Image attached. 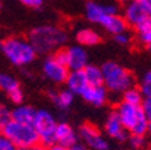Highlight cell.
Masks as SVG:
<instances>
[{
	"label": "cell",
	"instance_id": "6da1fadb",
	"mask_svg": "<svg viewBox=\"0 0 151 150\" xmlns=\"http://www.w3.org/2000/svg\"><path fill=\"white\" fill-rule=\"evenodd\" d=\"M27 39L35 49L37 54H53L65 46L68 41V33L60 26L43 25L32 28Z\"/></svg>",
	"mask_w": 151,
	"mask_h": 150
},
{
	"label": "cell",
	"instance_id": "7a4b0ae2",
	"mask_svg": "<svg viewBox=\"0 0 151 150\" xmlns=\"http://www.w3.org/2000/svg\"><path fill=\"white\" fill-rule=\"evenodd\" d=\"M103 72V85L108 92L123 93L128 88L135 85V77L127 68L115 61H108L101 66Z\"/></svg>",
	"mask_w": 151,
	"mask_h": 150
},
{
	"label": "cell",
	"instance_id": "3957f363",
	"mask_svg": "<svg viewBox=\"0 0 151 150\" xmlns=\"http://www.w3.org/2000/svg\"><path fill=\"white\" fill-rule=\"evenodd\" d=\"M0 50L11 64L16 66L30 65L37 57V51L28 39L22 37H9L1 41Z\"/></svg>",
	"mask_w": 151,
	"mask_h": 150
},
{
	"label": "cell",
	"instance_id": "277c9868",
	"mask_svg": "<svg viewBox=\"0 0 151 150\" xmlns=\"http://www.w3.org/2000/svg\"><path fill=\"white\" fill-rule=\"evenodd\" d=\"M117 114L122 125L127 133L134 135H146L147 134V119L142 109V106H135L126 101H120L113 109Z\"/></svg>",
	"mask_w": 151,
	"mask_h": 150
},
{
	"label": "cell",
	"instance_id": "5b68a950",
	"mask_svg": "<svg viewBox=\"0 0 151 150\" xmlns=\"http://www.w3.org/2000/svg\"><path fill=\"white\" fill-rule=\"evenodd\" d=\"M0 131L3 137L12 142L18 149H32L39 146L38 133L31 125H23L11 119Z\"/></svg>",
	"mask_w": 151,
	"mask_h": 150
},
{
	"label": "cell",
	"instance_id": "8992f818",
	"mask_svg": "<svg viewBox=\"0 0 151 150\" xmlns=\"http://www.w3.org/2000/svg\"><path fill=\"white\" fill-rule=\"evenodd\" d=\"M123 18L128 26L142 33L151 26V6L145 0H131L124 7Z\"/></svg>",
	"mask_w": 151,
	"mask_h": 150
},
{
	"label": "cell",
	"instance_id": "52a82bcc",
	"mask_svg": "<svg viewBox=\"0 0 151 150\" xmlns=\"http://www.w3.org/2000/svg\"><path fill=\"white\" fill-rule=\"evenodd\" d=\"M58 122L55 120L54 115L46 109H39L35 114L34 119V128L37 130L39 137V143L45 147H51L57 145L55 141V128Z\"/></svg>",
	"mask_w": 151,
	"mask_h": 150
},
{
	"label": "cell",
	"instance_id": "ba28073f",
	"mask_svg": "<svg viewBox=\"0 0 151 150\" xmlns=\"http://www.w3.org/2000/svg\"><path fill=\"white\" fill-rule=\"evenodd\" d=\"M42 72L47 80H50L55 84H63L70 70L66 65L61 64L53 54H50L42 64Z\"/></svg>",
	"mask_w": 151,
	"mask_h": 150
},
{
	"label": "cell",
	"instance_id": "9c48e42d",
	"mask_svg": "<svg viewBox=\"0 0 151 150\" xmlns=\"http://www.w3.org/2000/svg\"><path fill=\"white\" fill-rule=\"evenodd\" d=\"M78 135L84 141L85 145H88L93 150H108L109 145L104 135L99 131V128L92 123H84L78 128Z\"/></svg>",
	"mask_w": 151,
	"mask_h": 150
},
{
	"label": "cell",
	"instance_id": "30bf717a",
	"mask_svg": "<svg viewBox=\"0 0 151 150\" xmlns=\"http://www.w3.org/2000/svg\"><path fill=\"white\" fill-rule=\"evenodd\" d=\"M0 91H3L9 100L15 104H22L24 95L20 88V84L14 76L8 73H0Z\"/></svg>",
	"mask_w": 151,
	"mask_h": 150
},
{
	"label": "cell",
	"instance_id": "8fae6325",
	"mask_svg": "<svg viewBox=\"0 0 151 150\" xmlns=\"http://www.w3.org/2000/svg\"><path fill=\"white\" fill-rule=\"evenodd\" d=\"M117 11H119V8L113 3L103 4L99 3V1H94V0H89L88 3L85 4V16L92 23H99L104 15L117 14Z\"/></svg>",
	"mask_w": 151,
	"mask_h": 150
},
{
	"label": "cell",
	"instance_id": "7c38bea8",
	"mask_svg": "<svg viewBox=\"0 0 151 150\" xmlns=\"http://www.w3.org/2000/svg\"><path fill=\"white\" fill-rule=\"evenodd\" d=\"M88 65V53L84 46L76 45L66 49V66L69 70H82Z\"/></svg>",
	"mask_w": 151,
	"mask_h": 150
},
{
	"label": "cell",
	"instance_id": "4fadbf2b",
	"mask_svg": "<svg viewBox=\"0 0 151 150\" xmlns=\"http://www.w3.org/2000/svg\"><path fill=\"white\" fill-rule=\"evenodd\" d=\"M81 97L89 104L101 107L108 101V89L101 85H88L81 93Z\"/></svg>",
	"mask_w": 151,
	"mask_h": 150
},
{
	"label": "cell",
	"instance_id": "5bb4252c",
	"mask_svg": "<svg viewBox=\"0 0 151 150\" xmlns=\"http://www.w3.org/2000/svg\"><path fill=\"white\" fill-rule=\"evenodd\" d=\"M104 130H105L108 137L117 139V141H124L127 138V130L122 125L119 116H117V114L115 111H112L107 116L105 123H104Z\"/></svg>",
	"mask_w": 151,
	"mask_h": 150
},
{
	"label": "cell",
	"instance_id": "9a60e30c",
	"mask_svg": "<svg viewBox=\"0 0 151 150\" xmlns=\"http://www.w3.org/2000/svg\"><path fill=\"white\" fill-rule=\"evenodd\" d=\"M99 25H100L105 31H108L112 35H116V34H119V33L127 31V28H128L127 22L119 14H108V15H104L103 18L100 19Z\"/></svg>",
	"mask_w": 151,
	"mask_h": 150
},
{
	"label": "cell",
	"instance_id": "2e32d148",
	"mask_svg": "<svg viewBox=\"0 0 151 150\" xmlns=\"http://www.w3.org/2000/svg\"><path fill=\"white\" fill-rule=\"evenodd\" d=\"M55 141L57 145L70 147L72 145L77 143V133L69 123L61 122L57 125L55 128Z\"/></svg>",
	"mask_w": 151,
	"mask_h": 150
},
{
	"label": "cell",
	"instance_id": "e0dca14e",
	"mask_svg": "<svg viewBox=\"0 0 151 150\" xmlns=\"http://www.w3.org/2000/svg\"><path fill=\"white\" fill-rule=\"evenodd\" d=\"M66 89H69L73 95H81L88 87V81L84 75V70H70L66 77Z\"/></svg>",
	"mask_w": 151,
	"mask_h": 150
},
{
	"label": "cell",
	"instance_id": "ac0fdd59",
	"mask_svg": "<svg viewBox=\"0 0 151 150\" xmlns=\"http://www.w3.org/2000/svg\"><path fill=\"white\" fill-rule=\"evenodd\" d=\"M35 114H37V109H35L34 107L27 106V104H18V106L11 111V118H12V120H15V122L32 126L34 119H35Z\"/></svg>",
	"mask_w": 151,
	"mask_h": 150
},
{
	"label": "cell",
	"instance_id": "d6986e66",
	"mask_svg": "<svg viewBox=\"0 0 151 150\" xmlns=\"http://www.w3.org/2000/svg\"><path fill=\"white\" fill-rule=\"evenodd\" d=\"M76 39L81 46H94L100 43L101 35L93 28H81L80 31H77Z\"/></svg>",
	"mask_w": 151,
	"mask_h": 150
},
{
	"label": "cell",
	"instance_id": "ffe728a7",
	"mask_svg": "<svg viewBox=\"0 0 151 150\" xmlns=\"http://www.w3.org/2000/svg\"><path fill=\"white\" fill-rule=\"evenodd\" d=\"M49 96L51 97L53 103L55 104L60 109H68L73 104L74 100V95L69 91V89H62L58 92H49Z\"/></svg>",
	"mask_w": 151,
	"mask_h": 150
},
{
	"label": "cell",
	"instance_id": "44dd1931",
	"mask_svg": "<svg viewBox=\"0 0 151 150\" xmlns=\"http://www.w3.org/2000/svg\"><path fill=\"white\" fill-rule=\"evenodd\" d=\"M82 70H84V75H85V77H86V81H88L89 85H101L103 84L101 66L88 64Z\"/></svg>",
	"mask_w": 151,
	"mask_h": 150
},
{
	"label": "cell",
	"instance_id": "7402d4cb",
	"mask_svg": "<svg viewBox=\"0 0 151 150\" xmlns=\"http://www.w3.org/2000/svg\"><path fill=\"white\" fill-rule=\"evenodd\" d=\"M143 99H145V97H143L142 92L139 91V88L134 85V87L128 88L127 91L123 92L122 101H126V103H129V104H135V106H140Z\"/></svg>",
	"mask_w": 151,
	"mask_h": 150
},
{
	"label": "cell",
	"instance_id": "603a6c76",
	"mask_svg": "<svg viewBox=\"0 0 151 150\" xmlns=\"http://www.w3.org/2000/svg\"><path fill=\"white\" fill-rule=\"evenodd\" d=\"M139 91L142 92L143 97H151V70L145 73L139 83Z\"/></svg>",
	"mask_w": 151,
	"mask_h": 150
},
{
	"label": "cell",
	"instance_id": "cb8c5ba5",
	"mask_svg": "<svg viewBox=\"0 0 151 150\" xmlns=\"http://www.w3.org/2000/svg\"><path fill=\"white\" fill-rule=\"evenodd\" d=\"M11 109L7 108L6 106L0 104V130L11 120Z\"/></svg>",
	"mask_w": 151,
	"mask_h": 150
},
{
	"label": "cell",
	"instance_id": "d4e9b609",
	"mask_svg": "<svg viewBox=\"0 0 151 150\" xmlns=\"http://www.w3.org/2000/svg\"><path fill=\"white\" fill-rule=\"evenodd\" d=\"M129 145L134 149H142L146 145V135H134L131 134L129 137Z\"/></svg>",
	"mask_w": 151,
	"mask_h": 150
},
{
	"label": "cell",
	"instance_id": "484cf974",
	"mask_svg": "<svg viewBox=\"0 0 151 150\" xmlns=\"http://www.w3.org/2000/svg\"><path fill=\"white\" fill-rule=\"evenodd\" d=\"M142 109L145 112V116L147 119V122L151 123V97H145L142 101Z\"/></svg>",
	"mask_w": 151,
	"mask_h": 150
},
{
	"label": "cell",
	"instance_id": "4316f807",
	"mask_svg": "<svg viewBox=\"0 0 151 150\" xmlns=\"http://www.w3.org/2000/svg\"><path fill=\"white\" fill-rule=\"evenodd\" d=\"M139 38H140L142 43H145L151 50V26L147 27L146 30H143L142 33H139Z\"/></svg>",
	"mask_w": 151,
	"mask_h": 150
},
{
	"label": "cell",
	"instance_id": "83f0119b",
	"mask_svg": "<svg viewBox=\"0 0 151 150\" xmlns=\"http://www.w3.org/2000/svg\"><path fill=\"white\" fill-rule=\"evenodd\" d=\"M113 37H115V41H116L117 43L123 45V46H126V45H128L129 42H131V37H129V34L127 31L119 33V34L113 35Z\"/></svg>",
	"mask_w": 151,
	"mask_h": 150
},
{
	"label": "cell",
	"instance_id": "f1b7e54d",
	"mask_svg": "<svg viewBox=\"0 0 151 150\" xmlns=\"http://www.w3.org/2000/svg\"><path fill=\"white\" fill-rule=\"evenodd\" d=\"M0 150H19V149L11 141H8L6 137H3L0 139Z\"/></svg>",
	"mask_w": 151,
	"mask_h": 150
},
{
	"label": "cell",
	"instance_id": "f546056e",
	"mask_svg": "<svg viewBox=\"0 0 151 150\" xmlns=\"http://www.w3.org/2000/svg\"><path fill=\"white\" fill-rule=\"evenodd\" d=\"M20 1L30 8H39L43 4V0H20Z\"/></svg>",
	"mask_w": 151,
	"mask_h": 150
},
{
	"label": "cell",
	"instance_id": "4dcf8cb0",
	"mask_svg": "<svg viewBox=\"0 0 151 150\" xmlns=\"http://www.w3.org/2000/svg\"><path fill=\"white\" fill-rule=\"evenodd\" d=\"M69 149L70 150H86V147H85L84 145H81V143H74V145H72Z\"/></svg>",
	"mask_w": 151,
	"mask_h": 150
},
{
	"label": "cell",
	"instance_id": "1f68e13d",
	"mask_svg": "<svg viewBox=\"0 0 151 150\" xmlns=\"http://www.w3.org/2000/svg\"><path fill=\"white\" fill-rule=\"evenodd\" d=\"M49 150H70V149L65 146H61V145H53L51 147H49Z\"/></svg>",
	"mask_w": 151,
	"mask_h": 150
},
{
	"label": "cell",
	"instance_id": "d6a6232c",
	"mask_svg": "<svg viewBox=\"0 0 151 150\" xmlns=\"http://www.w3.org/2000/svg\"><path fill=\"white\" fill-rule=\"evenodd\" d=\"M32 150H49V147H45V146H35V147H32Z\"/></svg>",
	"mask_w": 151,
	"mask_h": 150
},
{
	"label": "cell",
	"instance_id": "836d02e7",
	"mask_svg": "<svg viewBox=\"0 0 151 150\" xmlns=\"http://www.w3.org/2000/svg\"><path fill=\"white\" fill-rule=\"evenodd\" d=\"M145 1H146L147 4H150V6H151V0H145Z\"/></svg>",
	"mask_w": 151,
	"mask_h": 150
},
{
	"label": "cell",
	"instance_id": "e575fe53",
	"mask_svg": "<svg viewBox=\"0 0 151 150\" xmlns=\"http://www.w3.org/2000/svg\"><path fill=\"white\" fill-rule=\"evenodd\" d=\"M1 138H3V134H1V131H0V139H1Z\"/></svg>",
	"mask_w": 151,
	"mask_h": 150
},
{
	"label": "cell",
	"instance_id": "d590c367",
	"mask_svg": "<svg viewBox=\"0 0 151 150\" xmlns=\"http://www.w3.org/2000/svg\"><path fill=\"white\" fill-rule=\"evenodd\" d=\"M123 1H126V3H128V1H131V0H123Z\"/></svg>",
	"mask_w": 151,
	"mask_h": 150
},
{
	"label": "cell",
	"instance_id": "8d00e7d4",
	"mask_svg": "<svg viewBox=\"0 0 151 150\" xmlns=\"http://www.w3.org/2000/svg\"><path fill=\"white\" fill-rule=\"evenodd\" d=\"M19 150H32V149H19Z\"/></svg>",
	"mask_w": 151,
	"mask_h": 150
},
{
	"label": "cell",
	"instance_id": "74e56055",
	"mask_svg": "<svg viewBox=\"0 0 151 150\" xmlns=\"http://www.w3.org/2000/svg\"><path fill=\"white\" fill-rule=\"evenodd\" d=\"M0 8H1V1H0Z\"/></svg>",
	"mask_w": 151,
	"mask_h": 150
},
{
	"label": "cell",
	"instance_id": "f35d334b",
	"mask_svg": "<svg viewBox=\"0 0 151 150\" xmlns=\"http://www.w3.org/2000/svg\"><path fill=\"white\" fill-rule=\"evenodd\" d=\"M147 150H151V147H148V149H147Z\"/></svg>",
	"mask_w": 151,
	"mask_h": 150
}]
</instances>
